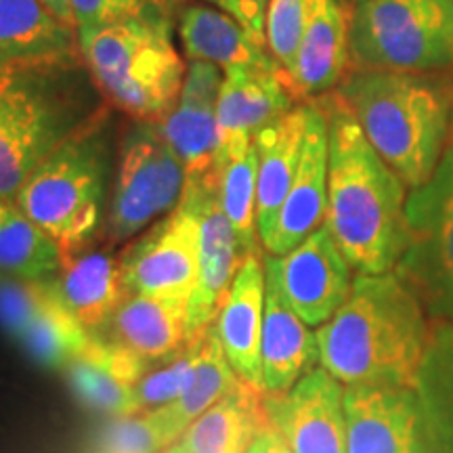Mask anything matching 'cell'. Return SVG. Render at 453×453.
I'll return each mask as SVG.
<instances>
[{
	"mask_svg": "<svg viewBox=\"0 0 453 453\" xmlns=\"http://www.w3.org/2000/svg\"><path fill=\"white\" fill-rule=\"evenodd\" d=\"M433 321L395 271L357 273L347 303L317 330L319 365L344 387L416 388Z\"/></svg>",
	"mask_w": 453,
	"mask_h": 453,
	"instance_id": "obj_1",
	"label": "cell"
},
{
	"mask_svg": "<svg viewBox=\"0 0 453 453\" xmlns=\"http://www.w3.org/2000/svg\"><path fill=\"white\" fill-rule=\"evenodd\" d=\"M317 99L327 116L330 137L327 229L357 273L395 271L407 246L410 189L378 156L334 90Z\"/></svg>",
	"mask_w": 453,
	"mask_h": 453,
	"instance_id": "obj_2",
	"label": "cell"
},
{
	"mask_svg": "<svg viewBox=\"0 0 453 453\" xmlns=\"http://www.w3.org/2000/svg\"><path fill=\"white\" fill-rule=\"evenodd\" d=\"M105 105L81 53L0 65V197Z\"/></svg>",
	"mask_w": 453,
	"mask_h": 453,
	"instance_id": "obj_3",
	"label": "cell"
},
{
	"mask_svg": "<svg viewBox=\"0 0 453 453\" xmlns=\"http://www.w3.org/2000/svg\"><path fill=\"white\" fill-rule=\"evenodd\" d=\"M378 156L418 189L433 177L451 133V101L428 73L349 70L334 90Z\"/></svg>",
	"mask_w": 453,
	"mask_h": 453,
	"instance_id": "obj_4",
	"label": "cell"
},
{
	"mask_svg": "<svg viewBox=\"0 0 453 453\" xmlns=\"http://www.w3.org/2000/svg\"><path fill=\"white\" fill-rule=\"evenodd\" d=\"M78 44L99 93L130 120H162L179 104L187 64L164 0L120 24L81 27Z\"/></svg>",
	"mask_w": 453,
	"mask_h": 453,
	"instance_id": "obj_5",
	"label": "cell"
},
{
	"mask_svg": "<svg viewBox=\"0 0 453 453\" xmlns=\"http://www.w3.org/2000/svg\"><path fill=\"white\" fill-rule=\"evenodd\" d=\"M111 110L105 105L44 157L13 197L26 217L53 237L61 254L93 246L105 229L116 134Z\"/></svg>",
	"mask_w": 453,
	"mask_h": 453,
	"instance_id": "obj_6",
	"label": "cell"
},
{
	"mask_svg": "<svg viewBox=\"0 0 453 453\" xmlns=\"http://www.w3.org/2000/svg\"><path fill=\"white\" fill-rule=\"evenodd\" d=\"M350 70L453 67V0H365L349 15Z\"/></svg>",
	"mask_w": 453,
	"mask_h": 453,
	"instance_id": "obj_7",
	"label": "cell"
},
{
	"mask_svg": "<svg viewBox=\"0 0 453 453\" xmlns=\"http://www.w3.org/2000/svg\"><path fill=\"white\" fill-rule=\"evenodd\" d=\"M187 173L180 157L162 137L156 122L130 120L118 143L116 174L107 206L110 246L168 217L185 196Z\"/></svg>",
	"mask_w": 453,
	"mask_h": 453,
	"instance_id": "obj_8",
	"label": "cell"
},
{
	"mask_svg": "<svg viewBox=\"0 0 453 453\" xmlns=\"http://www.w3.org/2000/svg\"><path fill=\"white\" fill-rule=\"evenodd\" d=\"M407 246L395 273L420 298L433 324H453V143L405 203Z\"/></svg>",
	"mask_w": 453,
	"mask_h": 453,
	"instance_id": "obj_9",
	"label": "cell"
},
{
	"mask_svg": "<svg viewBox=\"0 0 453 453\" xmlns=\"http://www.w3.org/2000/svg\"><path fill=\"white\" fill-rule=\"evenodd\" d=\"M128 294L189 303L200 273V220L180 200L168 217L120 254Z\"/></svg>",
	"mask_w": 453,
	"mask_h": 453,
	"instance_id": "obj_10",
	"label": "cell"
},
{
	"mask_svg": "<svg viewBox=\"0 0 453 453\" xmlns=\"http://www.w3.org/2000/svg\"><path fill=\"white\" fill-rule=\"evenodd\" d=\"M183 202L194 208L200 220V273L187 303V334L191 340L217 321L246 257L220 203L217 170L197 180H187Z\"/></svg>",
	"mask_w": 453,
	"mask_h": 453,
	"instance_id": "obj_11",
	"label": "cell"
},
{
	"mask_svg": "<svg viewBox=\"0 0 453 453\" xmlns=\"http://www.w3.org/2000/svg\"><path fill=\"white\" fill-rule=\"evenodd\" d=\"M283 296L309 327H321L347 303L353 288V267L324 223L290 252L265 254Z\"/></svg>",
	"mask_w": 453,
	"mask_h": 453,
	"instance_id": "obj_12",
	"label": "cell"
},
{
	"mask_svg": "<svg viewBox=\"0 0 453 453\" xmlns=\"http://www.w3.org/2000/svg\"><path fill=\"white\" fill-rule=\"evenodd\" d=\"M265 413L290 453H349L344 384L315 367L281 395H265Z\"/></svg>",
	"mask_w": 453,
	"mask_h": 453,
	"instance_id": "obj_13",
	"label": "cell"
},
{
	"mask_svg": "<svg viewBox=\"0 0 453 453\" xmlns=\"http://www.w3.org/2000/svg\"><path fill=\"white\" fill-rule=\"evenodd\" d=\"M349 453H434L416 388L344 387Z\"/></svg>",
	"mask_w": 453,
	"mask_h": 453,
	"instance_id": "obj_14",
	"label": "cell"
},
{
	"mask_svg": "<svg viewBox=\"0 0 453 453\" xmlns=\"http://www.w3.org/2000/svg\"><path fill=\"white\" fill-rule=\"evenodd\" d=\"M327 170H330L327 116L319 99H309L307 127H304L296 177L277 212L273 229L260 242V248L271 257L290 252L326 223Z\"/></svg>",
	"mask_w": 453,
	"mask_h": 453,
	"instance_id": "obj_15",
	"label": "cell"
},
{
	"mask_svg": "<svg viewBox=\"0 0 453 453\" xmlns=\"http://www.w3.org/2000/svg\"><path fill=\"white\" fill-rule=\"evenodd\" d=\"M298 104L303 101L292 93L281 67L225 70L217 101V162L231 151L254 143L258 130Z\"/></svg>",
	"mask_w": 453,
	"mask_h": 453,
	"instance_id": "obj_16",
	"label": "cell"
},
{
	"mask_svg": "<svg viewBox=\"0 0 453 453\" xmlns=\"http://www.w3.org/2000/svg\"><path fill=\"white\" fill-rule=\"evenodd\" d=\"M225 72L208 61L187 64L179 104L156 120L160 134L183 162L187 180H197L217 162V101Z\"/></svg>",
	"mask_w": 453,
	"mask_h": 453,
	"instance_id": "obj_17",
	"label": "cell"
},
{
	"mask_svg": "<svg viewBox=\"0 0 453 453\" xmlns=\"http://www.w3.org/2000/svg\"><path fill=\"white\" fill-rule=\"evenodd\" d=\"M265 263V260H263ZM319 364L317 332L300 319L280 281L265 263V315L260 336V376L265 395H281Z\"/></svg>",
	"mask_w": 453,
	"mask_h": 453,
	"instance_id": "obj_18",
	"label": "cell"
},
{
	"mask_svg": "<svg viewBox=\"0 0 453 453\" xmlns=\"http://www.w3.org/2000/svg\"><path fill=\"white\" fill-rule=\"evenodd\" d=\"M350 70L349 15L340 0H309V19L290 73L298 101L324 97Z\"/></svg>",
	"mask_w": 453,
	"mask_h": 453,
	"instance_id": "obj_19",
	"label": "cell"
},
{
	"mask_svg": "<svg viewBox=\"0 0 453 453\" xmlns=\"http://www.w3.org/2000/svg\"><path fill=\"white\" fill-rule=\"evenodd\" d=\"M145 365L147 361L122 344L93 336L65 373L81 403L113 418L139 413L134 388L145 376Z\"/></svg>",
	"mask_w": 453,
	"mask_h": 453,
	"instance_id": "obj_20",
	"label": "cell"
},
{
	"mask_svg": "<svg viewBox=\"0 0 453 453\" xmlns=\"http://www.w3.org/2000/svg\"><path fill=\"white\" fill-rule=\"evenodd\" d=\"M53 288L64 307L88 332H101L130 294L124 286L120 257L111 248H84L61 254Z\"/></svg>",
	"mask_w": 453,
	"mask_h": 453,
	"instance_id": "obj_21",
	"label": "cell"
},
{
	"mask_svg": "<svg viewBox=\"0 0 453 453\" xmlns=\"http://www.w3.org/2000/svg\"><path fill=\"white\" fill-rule=\"evenodd\" d=\"M265 315V263L260 254L243 258L223 309L214 321L226 361L242 382L263 390L260 336Z\"/></svg>",
	"mask_w": 453,
	"mask_h": 453,
	"instance_id": "obj_22",
	"label": "cell"
},
{
	"mask_svg": "<svg viewBox=\"0 0 453 453\" xmlns=\"http://www.w3.org/2000/svg\"><path fill=\"white\" fill-rule=\"evenodd\" d=\"M177 15V34L187 61H208L223 72L231 67H280L269 50L225 11L194 0L183 4Z\"/></svg>",
	"mask_w": 453,
	"mask_h": 453,
	"instance_id": "obj_23",
	"label": "cell"
},
{
	"mask_svg": "<svg viewBox=\"0 0 453 453\" xmlns=\"http://www.w3.org/2000/svg\"><path fill=\"white\" fill-rule=\"evenodd\" d=\"M304 127H307V101L292 107L269 127L258 130L254 137L258 156L257 229L260 242L273 229L277 212L296 177Z\"/></svg>",
	"mask_w": 453,
	"mask_h": 453,
	"instance_id": "obj_24",
	"label": "cell"
},
{
	"mask_svg": "<svg viewBox=\"0 0 453 453\" xmlns=\"http://www.w3.org/2000/svg\"><path fill=\"white\" fill-rule=\"evenodd\" d=\"M104 330L111 334L107 340L133 350L143 361H164L189 342L187 303L130 294Z\"/></svg>",
	"mask_w": 453,
	"mask_h": 453,
	"instance_id": "obj_25",
	"label": "cell"
},
{
	"mask_svg": "<svg viewBox=\"0 0 453 453\" xmlns=\"http://www.w3.org/2000/svg\"><path fill=\"white\" fill-rule=\"evenodd\" d=\"M240 382L242 380L237 378L234 367L226 361L217 327L212 324L203 332L200 361H197L196 372L189 384H187V388L173 403L157 407L154 411H147L157 433H160L166 449L177 445L180 437L187 433V428L203 411H208L217 401L223 399L226 393H231Z\"/></svg>",
	"mask_w": 453,
	"mask_h": 453,
	"instance_id": "obj_26",
	"label": "cell"
},
{
	"mask_svg": "<svg viewBox=\"0 0 453 453\" xmlns=\"http://www.w3.org/2000/svg\"><path fill=\"white\" fill-rule=\"evenodd\" d=\"M265 422V393L252 384L240 382L203 411L177 445L185 453H246Z\"/></svg>",
	"mask_w": 453,
	"mask_h": 453,
	"instance_id": "obj_27",
	"label": "cell"
},
{
	"mask_svg": "<svg viewBox=\"0 0 453 453\" xmlns=\"http://www.w3.org/2000/svg\"><path fill=\"white\" fill-rule=\"evenodd\" d=\"M81 53L76 27L42 0H0V65Z\"/></svg>",
	"mask_w": 453,
	"mask_h": 453,
	"instance_id": "obj_28",
	"label": "cell"
},
{
	"mask_svg": "<svg viewBox=\"0 0 453 453\" xmlns=\"http://www.w3.org/2000/svg\"><path fill=\"white\" fill-rule=\"evenodd\" d=\"M416 395L434 453H453V324H433Z\"/></svg>",
	"mask_w": 453,
	"mask_h": 453,
	"instance_id": "obj_29",
	"label": "cell"
},
{
	"mask_svg": "<svg viewBox=\"0 0 453 453\" xmlns=\"http://www.w3.org/2000/svg\"><path fill=\"white\" fill-rule=\"evenodd\" d=\"M53 237L26 217L15 200L0 197V275L47 281L59 269Z\"/></svg>",
	"mask_w": 453,
	"mask_h": 453,
	"instance_id": "obj_30",
	"label": "cell"
},
{
	"mask_svg": "<svg viewBox=\"0 0 453 453\" xmlns=\"http://www.w3.org/2000/svg\"><path fill=\"white\" fill-rule=\"evenodd\" d=\"M219 179L220 203L226 219L234 225L237 242L243 257L260 254V240L257 229V183L258 156L254 143L231 151L214 164Z\"/></svg>",
	"mask_w": 453,
	"mask_h": 453,
	"instance_id": "obj_31",
	"label": "cell"
},
{
	"mask_svg": "<svg viewBox=\"0 0 453 453\" xmlns=\"http://www.w3.org/2000/svg\"><path fill=\"white\" fill-rule=\"evenodd\" d=\"M90 340H93V332H88L64 307L57 292L55 298L17 336L21 349L38 365L49 367V370H65L88 347Z\"/></svg>",
	"mask_w": 453,
	"mask_h": 453,
	"instance_id": "obj_32",
	"label": "cell"
},
{
	"mask_svg": "<svg viewBox=\"0 0 453 453\" xmlns=\"http://www.w3.org/2000/svg\"><path fill=\"white\" fill-rule=\"evenodd\" d=\"M202 338L203 334L191 338L179 353L164 359L166 364L160 370L150 373L145 372V376L141 378L137 388H134L139 413L154 411L157 407L173 403L183 393L191 380V376H194L197 361H200Z\"/></svg>",
	"mask_w": 453,
	"mask_h": 453,
	"instance_id": "obj_33",
	"label": "cell"
},
{
	"mask_svg": "<svg viewBox=\"0 0 453 453\" xmlns=\"http://www.w3.org/2000/svg\"><path fill=\"white\" fill-rule=\"evenodd\" d=\"M309 19V0H269L265 19V44L269 55L290 73Z\"/></svg>",
	"mask_w": 453,
	"mask_h": 453,
	"instance_id": "obj_34",
	"label": "cell"
},
{
	"mask_svg": "<svg viewBox=\"0 0 453 453\" xmlns=\"http://www.w3.org/2000/svg\"><path fill=\"white\" fill-rule=\"evenodd\" d=\"M55 298L53 281L0 275V327L17 340L30 321Z\"/></svg>",
	"mask_w": 453,
	"mask_h": 453,
	"instance_id": "obj_35",
	"label": "cell"
},
{
	"mask_svg": "<svg viewBox=\"0 0 453 453\" xmlns=\"http://www.w3.org/2000/svg\"><path fill=\"white\" fill-rule=\"evenodd\" d=\"M166 445L150 413L113 416L97 430L93 453H162Z\"/></svg>",
	"mask_w": 453,
	"mask_h": 453,
	"instance_id": "obj_36",
	"label": "cell"
},
{
	"mask_svg": "<svg viewBox=\"0 0 453 453\" xmlns=\"http://www.w3.org/2000/svg\"><path fill=\"white\" fill-rule=\"evenodd\" d=\"M156 0H67L72 17L81 27H105L143 15Z\"/></svg>",
	"mask_w": 453,
	"mask_h": 453,
	"instance_id": "obj_37",
	"label": "cell"
},
{
	"mask_svg": "<svg viewBox=\"0 0 453 453\" xmlns=\"http://www.w3.org/2000/svg\"><path fill=\"white\" fill-rule=\"evenodd\" d=\"M203 3L225 11L226 15L240 21L243 30L250 34L260 47L267 49V44H265V19H267L269 0H203Z\"/></svg>",
	"mask_w": 453,
	"mask_h": 453,
	"instance_id": "obj_38",
	"label": "cell"
},
{
	"mask_svg": "<svg viewBox=\"0 0 453 453\" xmlns=\"http://www.w3.org/2000/svg\"><path fill=\"white\" fill-rule=\"evenodd\" d=\"M246 453H290L288 449L286 441L281 439V434L271 426V422L267 420L257 430L254 434L250 447H248Z\"/></svg>",
	"mask_w": 453,
	"mask_h": 453,
	"instance_id": "obj_39",
	"label": "cell"
},
{
	"mask_svg": "<svg viewBox=\"0 0 453 453\" xmlns=\"http://www.w3.org/2000/svg\"><path fill=\"white\" fill-rule=\"evenodd\" d=\"M42 3L47 4V7H49L50 11H53V13H55L57 17H59L61 21H64V24L76 27V30H78L76 21H73V17H72L70 4H67V0H42Z\"/></svg>",
	"mask_w": 453,
	"mask_h": 453,
	"instance_id": "obj_40",
	"label": "cell"
},
{
	"mask_svg": "<svg viewBox=\"0 0 453 453\" xmlns=\"http://www.w3.org/2000/svg\"><path fill=\"white\" fill-rule=\"evenodd\" d=\"M365 3V0H340V4H342L344 9H347V4H350V7H355V4H361Z\"/></svg>",
	"mask_w": 453,
	"mask_h": 453,
	"instance_id": "obj_41",
	"label": "cell"
},
{
	"mask_svg": "<svg viewBox=\"0 0 453 453\" xmlns=\"http://www.w3.org/2000/svg\"><path fill=\"white\" fill-rule=\"evenodd\" d=\"M166 453H185V451H183V449H180V447H179V445H173V447H170V449H168Z\"/></svg>",
	"mask_w": 453,
	"mask_h": 453,
	"instance_id": "obj_42",
	"label": "cell"
}]
</instances>
